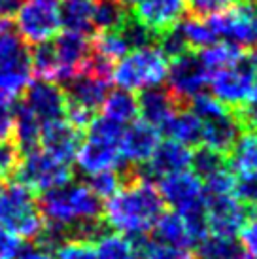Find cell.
<instances>
[{"mask_svg": "<svg viewBox=\"0 0 257 259\" xmlns=\"http://www.w3.org/2000/svg\"><path fill=\"white\" fill-rule=\"evenodd\" d=\"M164 202L153 182L136 170H127L121 189L102 206V220L110 229L128 238L148 237L163 214Z\"/></svg>", "mask_w": 257, "mask_h": 259, "instance_id": "6da1fadb", "label": "cell"}, {"mask_svg": "<svg viewBox=\"0 0 257 259\" xmlns=\"http://www.w3.org/2000/svg\"><path fill=\"white\" fill-rule=\"evenodd\" d=\"M32 78L30 46L17 32L12 17H0V97L15 102Z\"/></svg>", "mask_w": 257, "mask_h": 259, "instance_id": "7a4b0ae2", "label": "cell"}, {"mask_svg": "<svg viewBox=\"0 0 257 259\" xmlns=\"http://www.w3.org/2000/svg\"><path fill=\"white\" fill-rule=\"evenodd\" d=\"M85 131L87 137L85 140H81L74 159L79 170L87 176L104 170H119L123 163L119 151L123 127L104 117H95Z\"/></svg>", "mask_w": 257, "mask_h": 259, "instance_id": "3957f363", "label": "cell"}, {"mask_svg": "<svg viewBox=\"0 0 257 259\" xmlns=\"http://www.w3.org/2000/svg\"><path fill=\"white\" fill-rule=\"evenodd\" d=\"M168 57L157 46H146L131 50L114 65L112 81L125 91H144L159 87L166 79Z\"/></svg>", "mask_w": 257, "mask_h": 259, "instance_id": "277c9868", "label": "cell"}, {"mask_svg": "<svg viewBox=\"0 0 257 259\" xmlns=\"http://www.w3.org/2000/svg\"><path fill=\"white\" fill-rule=\"evenodd\" d=\"M0 225L21 240H34L44 229L36 193L19 182L10 180L0 193Z\"/></svg>", "mask_w": 257, "mask_h": 259, "instance_id": "5b68a950", "label": "cell"}, {"mask_svg": "<svg viewBox=\"0 0 257 259\" xmlns=\"http://www.w3.org/2000/svg\"><path fill=\"white\" fill-rule=\"evenodd\" d=\"M204 19L216 38H223L240 50L257 48V6L251 0L231 2L222 12Z\"/></svg>", "mask_w": 257, "mask_h": 259, "instance_id": "8992f818", "label": "cell"}, {"mask_svg": "<svg viewBox=\"0 0 257 259\" xmlns=\"http://www.w3.org/2000/svg\"><path fill=\"white\" fill-rule=\"evenodd\" d=\"M12 180L27 186L30 191H50L72 182V168L63 161L55 159L42 148L25 153Z\"/></svg>", "mask_w": 257, "mask_h": 259, "instance_id": "52a82bcc", "label": "cell"}, {"mask_svg": "<svg viewBox=\"0 0 257 259\" xmlns=\"http://www.w3.org/2000/svg\"><path fill=\"white\" fill-rule=\"evenodd\" d=\"M15 29L25 42L44 44L59 34V0H23L15 12Z\"/></svg>", "mask_w": 257, "mask_h": 259, "instance_id": "ba28073f", "label": "cell"}, {"mask_svg": "<svg viewBox=\"0 0 257 259\" xmlns=\"http://www.w3.org/2000/svg\"><path fill=\"white\" fill-rule=\"evenodd\" d=\"M255 79L257 70L253 63L250 61V57H242L235 65L210 74L208 85H210L212 97H216L229 110H235L248 102Z\"/></svg>", "mask_w": 257, "mask_h": 259, "instance_id": "9c48e42d", "label": "cell"}, {"mask_svg": "<svg viewBox=\"0 0 257 259\" xmlns=\"http://www.w3.org/2000/svg\"><path fill=\"white\" fill-rule=\"evenodd\" d=\"M208 78L210 76L200 63L199 55L195 51H184L168 61V72L164 81H168V91L172 97L180 104H186L193 97L204 93Z\"/></svg>", "mask_w": 257, "mask_h": 259, "instance_id": "30bf717a", "label": "cell"}, {"mask_svg": "<svg viewBox=\"0 0 257 259\" xmlns=\"http://www.w3.org/2000/svg\"><path fill=\"white\" fill-rule=\"evenodd\" d=\"M53 57H55V83H68L79 72H83L87 61L91 57V38L89 34L63 30L51 42Z\"/></svg>", "mask_w": 257, "mask_h": 259, "instance_id": "8fae6325", "label": "cell"}, {"mask_svg": "<svg viewBox=\"0 0 257 259\" xmlns=\"http://www.w3.org/2000/svg\"><path fill=\"white\" fill-rule=\"evenodd\" d=\"M19 102L25 108H29L30 114L42 125L64 119V114H66L64 89L50 79H32L23 91V99Z\"/></svg>", "mask_w": 257, "mask_h": 259, "instance_id": "7c38bea8", "label": "cell"}, {"mask_svg": "<svg viewBox=\"0 0 257 259\" xmlns=\"http://www.w3.org/2000/svg\"><path fill=\"white\" fill-rule=\"evenodd\" d=\"M159 193L163 202L172 206L174 212L184 214L187 210L199 208L204 204V186L193 170H180L159 178Z\"/></svg>", "mask_w": 257, "mask_h": 259, "instance_id": "4fadbf2b", "label": "cell"}, {"mask_svg": "<svg viewBox=\"0 0 257 259\" xmlns=\"http://www.w3.org/2000/svg\"><path fill=\"white\" fill-rule=\"evenodd\" d=\"M206 227L210 235L235 238L240 225L246 220V206L238 202L233 193L204 195Z\"/></svg>", "mask_w": 257, "mask_h": 259, "instance_id": "5bb4252c", "label": "cell"}, {"mask_svg": "<svg viewBox=\"0 0 257 259\" xmlns=\"http://www.w3.org/2000/svg\"><path fill=\"white\" fill-rule=\"evenodd\" d=\"M161 133L150 123L136 119L131 125L123 127L121 140H119V151H121L123 163H128L135 168L146 165L153 151L161 142Z\"/></svg>", "mask_w": 257, "mask_h": 259, "instance_id": "9a60e30c", "label": "cell"}, {"mask_svg": "<svg viewBox=\"0 0 257 259\" xmlns=\"http://www.w3.org/2000/svg\"><path fill=\"white\" fill-rule=\"evenodd\" d=\"M191 155L193 151L187 146L166 138V140L157 144V148H155L153 155L150 157V161L146 165L135 168V170L140 176L153 182L155 178H163L166 174L187 170L191 166Z\"/></svg>", "mask_w": 257, "mask_h": 259, "instance_id": "2e32d148", "label": "cell"}, {"mask_svg": "<svg viewBox=\"0 0 257 259\" xmlns=\"http://www.w3.org/2000/svg\"><path fill=\"white\" fill-rule=\"evenodd\" d=\"M79 144H81V131L74 129L66 119L42 125L38 148H42L44 151H48L50 155L66 165L74 163Z\"/></svg>", "mask_w": 257, "mask_h": 259, "instance_id": "e0dca14e", "label": "cell"}, {"mask_svg": "<svg viewBox=\"0 0 257 259\" xmlns=\"http://www.w3.org/2000/svg\"><path fill=\"white\" fill-rule=\"evenodd\" d=\"M186 10V0H140L136 4L135 17L157 36L176 27L184 19Z\"/></svg>", "mask_w": 257, "mask_h": 259, "instance_id": "ac0fdd59", "label": "cell"}, {"mask_svg": "<svg viewBox=\"0 0 257 259\" xmlns=\"http://www.w3.org/2000/svg\"><path fill=\"white\" fill-rule=\"evenodd\" d=\"M110 83H112V79L83 70L76 78H72L68 83H64L66 85L64 89L66 102L81 106L95 114L100 108V104L104 102L106 95L110 93Z\"/></svg>", "mask_w": 257, "mask_h": 259, "instance_id": "d6986e66", "label": "cell"}, {"mask_svg": "<svg viewBox=\"0 0 257 259\" xmlns=\"http://www.w3.org/2000/svg\"><path fill=\"white\" fill-rule=\"evenodd\" d=\"M136 99H138V115H142V121L150 123L159 133H163L166 123L170 121L182 106L170 95V91L163 87L144 89Z\"/></svg>", "mask_w": 257, "mask_h": 259, "instance_id": "ffe728a7", "label": "cell"}, {"mask_svg": "<svg viewBox=\"0 0 257 259\" xmlns=\"http://www.w3.org/2000/svg\"><path fill=\"white\" fill-rule=\"evenodd\" d=\"M240 133H242V127L238 119L235 117L233 110H227L225 114L202 121V146L220 151L223 155H229Z\"/></svg>", "mask_w": 257, "mask_h": 259, "instance_id": "44dd1931", "label": "cell"}, {"mask_svg": "<svg viewBox=\"0 0 257 259\" xmlns=\"http://www.w3.org/2000/svg\"><path fill=\"white\" fill-rule=\"evenodd\" d=\"M153 231H155V240L161 244L189 248V250H191V246H195V238H193L184 216L174 210L163 212L153 225Z\"/></svg>", "mask_w": 257, "mask_h": 259, "instance_id": "7402d4cb", "label": "cell"}, {"mask_svg": "<svg viewBox=\"0 0 257 259\" xmlns=\"http://www.w3.org/2000/svg\"><path fill=\"white\" fill-rule=\"evenodd\" d=\"M102 117L115 123L119 127H127L138 119V99L131 91L117 89L106 95L104 102L100 104Z\"/></svg>", "mask_w": 257, "mask_h": 259, "instance_id": "603a6c76", "label": "cell"}, {"mask_svg": "<svg viewBox=\"0 0 257 259\" xmlns=\"http://www.w3.org/2000/svg\"><path fill=\"white\" fill-rule=\"evenodd\" d=\"M95 0H59L61 27L70 32L89 34L93 30Z\"/></svg>", "mask_w": 257, "mask_h": 259, "instance_id": "cb8c5ba5", "label": "cell"}, {"mask_svg": "<svg viewBox=\"0 0 257 259\" xmlns=\"http://www.w3.org/2000/svg\"><path fill=\"white\" fill-rule=\"evenodd\" d=\"M40 131H42V123L30 114L29 108L17 102L14 106V131H12L14 137L12 138L21 151V155L40 146Z\"/></svg>", "mask_w": 257, "mask_h": 259, "instance_id": "d4e9b609", "label": "cell"}, {"mask_svg": "<svg viewBox=\"0 0 257 259\" xmlns=\"http://www.w3.org/2000/svg\"><path fill=\"white\" fill-rule=\"evenodd\" d=\"M163 133L170 140H176L187 148L202 144V121L191 110H178L170 121L166 123Z\"/></svg>", "mask_w": 257, "mask_h": 259, "instance_id": "484cf974", "label": "cell"}, {"mask_svg": "<svg viewBox=\"0 0 257 259\" xmlns=\"http://www.w3.org/2000/svg\"><path fill=\"white\" fill-rule=\"evenodd\" d=\"M229 166L236 174H257V133L242 131L227 155Z\"/></svg>", "mask_w": 257, "mask_h": 259, "instance_id": "4316f807", "label": "cell"}, {"mask_svg": "<svg viewBox=\"0 0 257 259\" xmlns=\"http://www.w3.org/2000/svg\"><path fill=\"white\" fill-rule=\"evenodd\" d=\"M197 55H199L202 66L206 68L208 76H210L222 68H227V66L238 63L244 57V51L229 42H214L206 48H202Z\"/></svg>", "mask_w": 257, "mask_h": 259, "instance_id": "83f0119b", "label": "cell"}, {"mask_svg": "<svg viewBox=\"0 0 257 259\" xmlns=\"http://www.w3.org/2000/svg\"><path fill=\"white\" fill-rule=\"evenodd\" d=\"M95 246L97 259H138V250L133 238L119 233H104L100 235Z\"/></svg>", "mask_w": 257, "mask_h": 259, "instance_id": "f1b7e54d", "label": "cell"}, {"mask_svg": "<svg viewBox=\"0 0 257 259\" xmlns=\"http://www.w3.org/2000/svg\"><path fill=\"white\" fill-rule=\"evenodd\" d=\"M174 29L180 34V38L184 40V44H186V48L189 51L202 50V48H206V46H210V44H214L218 40L204 17L182 19Z\"/></svg>", "mask_w": 257, "mask_h": 259, "instance_id": "f546056e", "label": "cell"}, {"mask_svg": "<svg viewBox=\"0 0 257 259\" xmlns=\"http://www.w3.org/2000/svg\"><path fill=\"white\" fill-rule=\"evenodd\" d=\"M242 248L231 237L210 235L197 244V259H244Z\"/></svg>", "mask_w": 257, "mask_h": 259, "instance_id": "4dcf8cb0", "label": "cell"}, {"mask_svg": "<svg viewBox=\"0 0 257 259\" xmlns=\"http://www.w3.org/2000/svg\"><path fill=\"white\" fill-rule=\"evenodd\" d=\"M91 48H93V53L99 55L100 59H104L108 63L115 65L121 57H125L131 48H128L127 40L121 34L119 29L114 30H102L97 36L91 40Z\"/></svg>", "mask_w": 257, "mask_h": 259, "instance_id": "1f68e13d", "label": "cell"}, {"mask_svg": "<svg viewBox=\"0 0 257 259\" xmlns=\"http://www.w3.org/2000/svg\"><path fill=\"white\" fill-rule=\"evenodd\" d=\"M133 240L138 250V259H197L189 248L161 244L157 240H150L148 237H138Z\"/></svg>", "mask_w": 257, "mask_h": 259, "instance_id": "d6a6232c", "label": "cell"}, {"mask_svg": "<svg viewBox=\"0 0 257 259\" xmlns=\"http://www.w3.org/2000/svg\"><path fill=\"white\" fill-rule=\"evenodd\" d=\"M127 17L128 15L125 8L117 0H95L93 29H97L99 32L119 29Z\"/></svg>", "mask_w": 257, "mask_h": 259, "instance_id": "836d02e7", "label": "cell"}, {"mask_svg": "<svg viewBox=\"0 0 257 259\" xmlns=\"http://www.w3.org/2000/svg\"><path fill=\"white\" fill-rule=\"evenodd\" d=\"M191 166L193 172L199 176L200 180H206L212 174L222 172L225 168H229V161L227 155H223L220 151H214L202 146L200 150L193 151L191 155Z\"/></svg>", "mask_w": 257, "mask_h": 259, "instance_id": "e575fe53", "label": "cell"}, {"mask_svg": "<svg viewBox=\"0 0 257 259\" xmlns=\"http://www.w3.org/2000/svg\"><path fill=\"white\" fill-rule=\"evenodd\" d=\"M125 176L121 170H104V172L89 174L85 186L93 191L100 201H108L121 189Z\"/></svg>", "mask_w": 257, "mask_h": 259, "instance_id": "d590c367", "label": "cell"}, {"mask_svg": "<svg viewBox=\"0 0 257 259\" xmlns=\"http://www.w3.org/2000/svg\"><path fill=\"white\" fill-rule=\"evenodd\" d=\"M119 30H121V34L125 36V40H127L131 50H138V48L153 46L155 38H157L155 36V32H151L146 25H142V23L136 19L135 15H133V17L128 15L127 19H125V23L119 27Z\"/></svg>", "mask_w": 257, "mask_h": 259, "instance_id": "8d00e7d4", "label": "cell"}, {"mask_svg": "<svg viewBox=\"0 0 257 259\" xmlns=\"http://www.w3.org/2000/svg\"><path fill=\"white\" fill-rule=\"evenodd\" d=\"M53 252L55 259H97L93 242L83 238H64Z\"/></svg>", "mask_w": 257, "mask_h": 259, "instance_id": "74e56055", "label": "cell"}, {"mask_svg": "<svg viewBox=\"0 0 257 259\" xmlns=\"http://www.w3.org/2000/svg\"><path fill=\"white\" fill-rule=\"evenodd\" d=\"M21 151L10 137L6 140H0V178L2 180H12L17 166L21 163Z\"/></svg>", "mask_w": 257, "mask_h": 259, "instance_id": "f35d334b", "label": "cell"}, {"mask_svg": "<svg viewBox=\"0 0 257 259\" xmlns=\"http://www.w3.org/2000/svg\"><path fill=\"white\" fill-rule=\"evenodd\" d=\"M187 104H189V110L199 117L200 121L212 119V117L225 114L229 110L227 106H223L216 97H212V95H208V93H200V95H197V97H193Z\"/></svg>", "mask_w": 257, "mask_h": 259, "instance_id": "ab89813d", "label": "cell"}, {"mask_svg": "<svg viewBox=\"0 0 257 259\" xmlns=\"http://www.w3.org/2000/svg\"><path fill=\"white\" fill-rule=\"evenodd\" d=\"M233 195L248 208L257 206V174H236Z\"/></svg>", "mask_w": 257, "mask_h": 259, "instance_id": "60d3db41", "label": "cell"}, {"mask_svg": "<svg viewBox=\"0 0 257 259\" xmlns=\"http://www.w3.org/2000/svg\"><path fill=\"white\" fill-rule=\"evenodd\" d=\"M236 235L244 255L248 259H257V218H246Z\"/></svg>", "mask_w": 257, "mask_h": 259, "instance_id": "b9f144b4", "label": "cell"}, {"mask_svg": "<svg viewBox=\"0 0 257 259\" xmlns=\"http://www.w3.org/2000/svg\"><path fill=\"white\" fill-rule=\"evenodd\" d=\"M23 240L0 225V259H17L23 250Z\"/></svg>", "mask_w": 257, "mask_h": 259, "instance_id": "7bdbcfd3", "label": "cell"}, {"mask_svg": "<svg viewBox=\"0 0 257 259\" xmlns=\"http://www.w3.org/2000/svg\"><path fill=\"white\" fill-rule=\"evenodd\" d=\"M233 0H186L195 17H210V15L222 12L223 8H227Z\"/></svg>", "mask_w": 257, "mask_h": 259, "instance_id": "ee69618b", "label": "cell"}, {"mask_svg": "<svg viewBox=\"0 0 257 259\" xmlns=\"http://www.w3.org/2000/svg\"><path fill=\"white\" fill-rule=\"evenodd\" d=\"M14 131V101L0 97V140L12 137Z\"/></svg>", "mask_w": 257, "mask_h": 259, "instance_id": "f6af8a7d", "label": "cell"}, {"mask_svg": "<svg viewBox=\"0 0 257 259\" xmlns=\"http://www.w3.org/2000/svg\"><path fill=\"white\" fill-rule=\"evenodd\" d=\"M17 259H55V257H53L50 252L40 250V248H36L34 244H30V246H23V250H21V253L17 255Z\"/></svg>", "mask_w": 257, "mask_h": 259, "instance_id": "bcb514c9", "label": "cell"}, {"mask_svg": "<svg viewBox=\"0 0 257 259\" xmlns=\"http://www.w3.org/2000/svg\"><path fill=\"white\" fill-rule=\"evenodd\" d=\"M23 0H0V17H10L17 12Z\"/></svg>", "mask_w": 257, "mask_h": 259, "instance_id": "7dc6e473", "label": "cell"}, {"mask_svg": "<svg viewBox=\"0 0 257 259\" xmlns=\"http://www.w3.org/2000/svg\"><path fill=\"white\" fill-rule=\"evenodd\" d=\"M117 2H119L123 8H131V6H136L140 0H117Z\"/></svg>", "mask_w": 257, "mask_h": 259, "instance_id": "c3c4849f", "label": "cell"}, {"mask_svg": "<svg viewBox=\"0 0 257 259\" xmlns=\"http://www.w3.org/2000/svg\"><path fill=\"white\" fill-rule=\"evenodd\" d=\"M250 61L253 63V66H255V70H257V48H255V51L250 55Z\"/></svg>", "mask_w": 257, "mask_h": 259, "instance_id": "681fc988", "label": "cell"}, {"mask_svg": "<svg viewBox=\"0 0 257 259\" xmlns=\"http://www.w3.org/2000/svg\"><path fill=\"white\" fill-rule=\"evenodd\" d=\"M2 189H4V180L0 178V193H2Z\"/></svg>", "mask_w": 257, "mask_h": 259, "instance_id": "f907efd6", "label": "cell"}, {"mask_svg": "<svg viewBox=\"0 0 257 259\" xmlns=\"http://www.w3.org/2000/svg\"><path fill=\"white\" fill-rule=\"evenodd\" d=\"M251 2H253V4H255V6H257V0H251Z\"/></svg>", "mask_w": 257, "mask_h": 259, "instance_id": "816d5d0a", "label": "cell"}, {"mask_svg": "<svg viewBox=\"0 0 257 259\" xmlns=\"http://www.w3.org/2000/svg\"><path fill=\"white\" fill-rule=\"evenodd\" d=\"M255 129H257V127H255Z\"/></svg>", "mask_w": 257, "mask_h": 259, "instance_id": "f5cc1de1", "label": "cell"}]
</instances>
